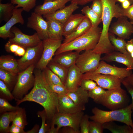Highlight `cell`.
Listing matches in <instances>:
<instances>
[{
    "label": "cell",
    "instance_id": "cell-1",
    "mask_svg": "<svg viewBox=\"0 0 133 133\" xmlns=\"http://www.w3.org/2000/svg\"><path fill=\"white\" fill-rule=\"evenodd\" d=\"M34 71L35 81L31 91L21 100H16L18 106L25 101L37 103L43 106L45 110L47 119L50 121L58 113V95L50 88L43 70L36 68Z\"/></svg>",
    "mask_w": 133,
    "mask_h": 133
},
{
    "label": "cell",
    "instance_id": "cell-2",
    "mask_svg": "<svg viewBox=\"0 0 133 133\" xmlns=\"http://www.w3.org/2000/svg\"><path fill=\"white\" fill-rule=\"evenodd\" d=\"M103 6L101 17L102 28L99 42L92 49L93 51L107 54L115 51L109 38L108 33L111 21L113 18L122 16V8L116 4L117 0H101Z\"/></svg>",
    "mask_w": 133,
    "mask_h": 133
},
{
    "label": "cell",
    "instance_id": "cell-3",
    "mask_svg": "<svg viewBox=\"0 0 133 133\" xmlns=\"http://www.w3.org/2000/svg\"><path fill=\"white\" fill-rule=\"evenodd\" d=\"M101 30L102 29L98 26H92L84 33L72 41L66 43H62L55 55L68 51L80 52L83 50L93 49L99 42Z\"/></svg>",
    "mask_w": 133,
    "mask_h": 133
},
{
    "label": "cell",
    "instance_id": "cell-4",
    "mask_svg": "<svg viewBox=\"0 0 133 133\" xmlns=\"http://www.w3.org/2000/svg\"><path fill=\"white\" fill-rule=\"evenodd\" d=\"M131 103L123 108L106 111L95 107L92 109L93 115L89 116L91 120L103 124L113 121L123 123L133 128L131 115L132 113Z\"/></svg>",
    "mask_w": 133,
    "mask_h": 133
},
{
    "label": "cell",
    "instance_id": "cell-5",
    "mask_svg": "<svg viewBox=\"0 0 133 133\" xmlns=\"http://www.w3.org/2000/svg\"><path fill=\"white\" fill-rule=\"evenodd\" d=\"M129 99L126 92L121 87L108 90L95 102L111 110L121 109L128 105Z\"/></svg>",
    "mask_w": 133,
    "mask_h": 133
},
{
    "label": "cell",
    "instance_id": "cell-6",
    "mask_svg": "<svg viewBox=\"0 0 133 133\" xmlns=\"http://www.w3.org/2000/svg\"><path fill=\"white\" fill-rule=\"evenodd\" d=\"M35 66V64L32 65L18 74L17 81L12 93L15 100L22 99L33 86L35 77L33 73Z\"/></svg>",
    "mask_w": 133,
    "mask_h": 133
},
{
    "label": "cell",
    "instance_id": "cell-7",
    "mask_svg": "<svg viewBox=\"0 0 133 133\" xmlns=\"http://www.w3.org/2000/svg\"><path fill=\"white\" fill-rule=\"evenodd\" d=\"M84 115L83 111L73 113H58L52 118L50 126L56 125V128L58 132L62 127H69L72 128L80 133V124Z\"/></svg>",
    "mask_w": 133,
    "mask_h": 133
},
{
    "label": "cell",
    "instance_id": "cell-8",
    "mask_svg": "<svg viewBox=\"0 0 133 133\" xmlns=\"http://www.w3.org/2000/svg\"><path fill=\"white\" fill-rule=\"evenodd\" d=\"M101 55L93 51L92 49L85 50L80 54L75 65L83 74L94 72L99 65Z\"/></svg>",
    "mask_w": 133,
    "mask_h": 133
},
{
    "label": "cell",
    "instance_id": "cell-9",
    "mask_svg": "<svg viewBox=\"0 0 133 133\" xmlns=\"http://www.w3.org/2000/svg\"><path fill=\"white\" fill-rule=\"evenodd\" d=\"M62 40L48 38L42 40L43 51L41 57L36 65V68L43 70L47 66L60 46Z\"/></svg>",
    "mask_w": 133,
    "mask_h": 133
},
{
    "label": "cell",
    "instance_id": "cell-10",
    "mask_svg": "<svg viewBox=\"0 0 133 133\" xmlns=\"http://www.w3.org/2000/svg\"><path fill=\"white\" fill-rule=\"evenodd\" d=\"M83 79H88L95 82L104 89L110 90L121 87L122 80L111 75L89 72L83 74Z\"/></svg>",
    "mask_w": 133,
    "mask_h": 133
},
{
    "label": "cell",
    "instance_id": "cell-11",
    "mask_svg": "<svg viewBox=\"0 0 133 133\" xmlns=\"http://www.w3.org/2000/svg\"><path fill=\"white\" fill-rule=\"evenodd\" d=\"M43 50L42 40L37 45L26 49L24 54L17 60L20 72L32 65H36L41 57Z\"/></svg>",
    "mask_w": 133,
    "mask_h": 133
},
{
    "label": "cell",
    "instance_id": "cell-12",
    "mask_svg": "<svg viewBox=\"0 0 133 133\" xmlns=\"http://www.w3.org/2000/svg\"><path fill=\"white\" fill-rule=\"evenodd\" d=\"M11 31L14 33L15 36L13 38H9V41L26 49L37 45L42 40L36 32L33 35H29L23 33L19 28L15 26L11 28Z\"/></svg>",
    "mask_w": 133,
    "mask_h": 133
},
{
    "label": "cell",
    "instance_id": "cell-13",
    "mask_svg": "<svg viewBox=\"0 0 133 133\" xmlns=\"http://www.w3.org/2000/svg\"><path fill=\"white\" fill-rule=\"evenodd\" d=\"M117 18L111 26L109 32L124 39H129L133 34V25L126 17L121 16Z\"/></svg>",
    "mask_w": 133,
    "mask_h": 133
},
{
    "label": "cell",
    "instance_id": "cell-14",
    "mask_svg": "<svg viewBox=\"0 0 133 133\" xmlns=\"http://www.w3.org/2000/svg\"><path fill=\"white\" fill-rule=\"evenodd\" d=\"M27 26L35 31L41 40L49 38L47 22L41 15L32 12L28 18Z\"/></svg>",
    "mask_w": 133,
    "mask_h": 133
},
{
    "label": "cell",
    "instance_id": "cell-15",
    "mask_svg": "<svg viewBox=\"0 0 133 133\" xmlns=\"http://www.w3.org/2000/svg\"><path fill=\"white\" fill-rule=\"evenodd\" d=\"M24 10L22 8H15L11 17L4 25L0 27V37L4 39L13 38L14 34L11 31V28L17 23L22 25L24 20L22 16Z\"/></svg>",
    "mask_w": 133,
    "mask_h": 133
},
{
    "label": "cell",
    "instance_id": "cell-16",
    "mask_svg": "<svg viewBox=\"0 0 133 133\" xmlns=\"http://www.w3.org/2000/svg\"><path fill=\"white\" fill-rule=\"evenodd\" d=\"M94 72L111 75L122 80L132 73L131 70L127 68L118 67L110 65L105 61L101 60L97 69Z\"/></svg>",
    "mask_w": 133,
    "mask_h": 133
},
{
    "label": "cell",
    "instance_id": "cell-17",
    "mask_svg": "<svg viewBox=\"0 0 133 133\" xmlns=\"http://www.w3.org/2000/svg\"><path fill=\"white\" fill-rule=\"evenodd\" d=\"M83 74L75 64L68 69L66 79L64 84L68 91H73L80 86Z\"/></svg>",
    "mask_w": 133,
    "mask_h": 133
},
{
    "label": "cell",
    "instance_id": "cell-18",
    "mask_svg": "<svg viewBox=\"0 0 133 133\" xmlns=\"http://www.w3.org/2000/svg\"><path fill=\"white\" fill-rule=\"evenodd\" d=\"M78 5L75 3H71L53 13L44 15L43 17L46 20H55L64 25L73 13L79 8Z\"/></svg>",
    "mask_w": 133,
    "mask_h": 133
},
{
    "label": "cell",
    "instance_id": "cell-19",
    "mask_svg": "<svg viewBox=\"0 0 133 133\" xmlns=\"http://www.w3.org/2000/svg\"><path fill=\"white\" fill-rule=\"evenodd\" d=\"M57 110L60 113H73L85 109L76 105L67 94L58 96Z\"/></svg>",
    "mask_w": 133,
    "mask_h": 133
},
{
    "label": "cell",
    "instance_id": "cell-20",
    "mask_svg": "<svg viewBox=\"0 0 133 133\" xmlns=\"http://www.w3.org/2000/svg\"><path fill=\"white\" fill-rule=\"evenodd\" d=\"M101 60L109 62H116L125 65L129 70L133 69V59L129 53L126 54L115 51L106 54L101 58Z\"/></svg>",
    "mask_w": 133,
    "mask_h": 133
},
{
    "label": "cell",
    "instance_id": "cell-21",
    "mask_svg": "<svg viewBox=\"0 0 133 133\" xmlns=\"http://www.w3.org/2000/svg\"><path fill=\"white\" fill-rule=\"evenodd\" d=\"M71 0H57L43 2L42 4L37 6L34 12L43 16L49 14L65 7Z\"/></svg>",
    "mask_w": 133,
    "mask_h": 133
},
{
    "label": "cell",
    "instance_id": "cell-22",
    "mask_svg": "<svg viewBox=\"0 0 133 133\" xmlns=\"http://www.w3.org/2000/svg\"><path fill=\"white\" fill-rule=\"evenodd\" d=\"M80 52L75 51L63 52L55 55L52 60L55 62L69 69L75 64Z\"/></svg>",
    "mask_w": 133,
    "mask_h": 133
},
{
    "label": "cell",
    "instance_id": "cell-23",
    "mask_svg": "<svg viewBox=\"0 0 133 133\" xmlns=\"http://www.w3.org/2000/svg\"><path fill=\"white\" fill-rule=\"evenodd\" d=\"M85 17L81 14L71 15L63 25V36L65 37L74 32Z\"/></svg>",
    "mask_w": 133,
    "mask_h": 133
},
{
    "label": "cell",
    "instance_id": "cell-24",
    "mask_svg": "<svg viewBox=\"0 0 133 133\" xmlns=\"http://www.w3.org/2000/svg\"><path fill=\"white\" fill-rule=\"evenodd\" d=\"M77 106L85 109V105L89 101L88 91L80 86L73 91H68L66 94Z\"/></svg>",
    "mask_w": 133,
    "mask_h": 133
},
{
    "label": "cell",
    "instance_id": "cell-25",
    "mask_svg": "<svg viewBox=\"0 0 133 133\" xmlns=\"http://www.w3.org/2000/svg\"><path fill=\"white\" fill-rule=\"evenodd\" d=\"M92 27L90 20L85 16L76 30L70 34L65 37L62 43H66L72 41L84 33Z\"/></svg>",
    "mask_w": 133,
    "mask_h": 133
},
{
    "label": "cell",
    "instance_id": "cell-26",
    "mask_svg": "<svg viewBox=\"0 0 133 133\" xmlns=\"http://www.w3.org/2000/svg\"><path fill=\"white\" fill-rule=\"evenodd\" d=\"M0 68L17 75L20 72L17 60L9 55L0 57Z\"/></svg>",
    "mask_w": 133,
    "mask_h": 133
},
{
    "label": "cell",
    "instance_id": "cell-27",
    "mask_svg": "<svg viewBox=\"0 0 133 133\" xmlns=\"http://www.w3.org/2000/svg\"><path fill=\"white\" fill-rule=\"evenodd\" d=\"M49 38L62 39L63 25L55 20H46Z\"/></svg>",
    "mask_w": 133,
    "mask_h": 133
},
{
    "label": "cell",
    "instance_id": "cell-28",
    "mask_svg": "<svg viewBox=\"0 0 133 133\" xmlns=\"http://www.w3.org/2000/svg\"><path fill=\"white\" fill-rule=\"evenodd\" d=\"M18 75L0 68V80L6 84L10 90H13L17 83Z\"/></svg>",
    "mask_w": 133,
    "mask_h": 133
},
{
    "label": "cell",
    "instance_id": "cell-29",
    "mask_svg": "<svg viewBox=\"0 0 133 133\" xmlns=\"http://www.w3.org/2000/svg\"><path fill=\"white\" fill-rule=\"evenodd\" d=\"M18 111L7 112L2 114L0 118V133H8L9 124L13 121Z\"/></svg>",
    "mask_w": 133,
    "mask_h": 133
},
{
    "label": "cell",
    "instance_id": "cell-30",
    "mask_svg": "<svg viewBox=\"0 0 133 133\" xmlns=\"http://www.w3.org/2000/svg\"><path fill=\"white\" fill-rule=\"evenodd\" d=\"M47 66L57 75L64 84L69 69L55 62L52 59L48 64Z\"/></svg>",
    "mask_w": 133,
    "mask_h": 133
},
{
    "label": "cell",
    "instance_id": "cell-31",
    "mask_svg": "<svg viewBox=\"0 0 133 133\" xmlns=\"http://www.w3.org/2000/svg\"><path fill=\"white\" fill-rule=\"evenodd\" d=\"M113 121L103 124L104 129H107L113 133H133V128L127 125H117Z\"/></svg>",
    "mask_w": 133,
    "mask_h": 133
},
{
    "label": "cell",
    "instance_id": "cell-32",
    "mask_svg": "<svg viewBox=\"0 0 133 133\" xmlns=\"http://www.w3.org/2000/svg\"><path fill=\"white\" fill-rule=\"evenodd\" d=\"M108 36L109 40L115 51L124 54L129 53L126 50V42L125 39L118 37L116 38L115 34L109 32Z\"/></svg>",
    "mask_w": 133,
    "mask_h": 133
},
{
    "label": "cell",
    "instance_id": "cell-33",
    "mask_svg": "<svg viewBox=\"0 0 133 133\" xmlns=\"http://www.w3.org/2000/svg\"><path fill=\"white\" fill-rule=\"evenodd\" d=\"M15 8L14 5L11 2L2 3L0 2V23L3 21L6 22L11 17Z\"/></svg>",
    "mask_w": 133,
    "mask_h": 133
},
{
    "label": "cell",
    "instance_id": "cell-34",
    "mask_svg": "<svg viewBox=\"0 0 133 133\" xmlns=\"http://www.w3.org/2000/svg\"><path fill=\"white\" fill-rule=\"evenodd\" d=\"M82 13L90 20L92 26L97 27L102 22V19L89 6L84 7L81 10Z\"/></svg>",
    "mask_w": 133,
    "mask_h": 133
},
{
    "label": "cell",
    "instance_id": "cell-35",
    "mask_svg": "<svg viewBox=\"0 0 133 133\" xmlns=\"http://www.w3.org/2000/svg\"><path fill=\"white\" fill-rule=\"evenodd\" d=\"M36 0H11V2L16 5L15 8L21 7L24 11L29 12L33 9L36 5Z\"/></svg>",
    "mask_w": 133,
    "mask_h": 133
},
{
    "label": "cell",
    "instance_id": "cell-36",
    "mask_svg": "<svg viewBox=\"0 0 133 133\" xmlns=\"http://www.w3.org/2000/svg\"><path fill=\"white\" fill-rule=\"evenodd\" d=\"M12 124L24 129L27 124L26 112L24 109L21 108L18 110Z\"/></svg>",
    "mask_w": 133,
    "mask_h": 133
},
{
    "label": "cell",
    "instance_id": "cell-37",
    "mask_svg": "<svg viewBox=\"0 0 133 133\" xmlns=\"http://www.w3.org/2000/svg\"><path fill=\"white\" fill-rule=\"evenodd\" d=\"M43 70L47 81L55 84L64 85L60 78L47 66Z\"/></svg>",
    "mask_w": 133,
    "mask_h": 133
},
{
    "label": "cell",
    "instance_id": "cell-38",
    "mask_svg": "<svg viewBox=\"0 0 133 133\" xmlns=\"http://www.w3.org/2000/svg\"><path fill=\"white\" fill-rule=\"evenodd\" d=\"M21 108L18 106L12 105L6 99L0 98V114L7 112L15 111L18 110Z\"/></svg>",
    "mask_w": 133,
    "mask_h": 133
},
{
    "label": "cell",
    "instance_id": "cell-39",
    "mask_svg": "<svg viewBox=\"0 0 133 133\" xmlns=\"http://www.w3.org/2000/svg\"><path fill=\"white\" fill-rule=\"evenodd\" d=\"M11 91L6 84L0 80V98L5 99L8 100H11L15 98Z\"/></svg>",
    "mask_w": 133,
    "mask_h": 133
},
{
    "label": "cell",
    "instance_id": "cell-40",
    "mask_svg": "<svg viewBox=\"0 0 133 133\" xmlns=\"http://www.w3.org/2000/svg\"><path fill=\"white\" fill-rule=\"evenodd\" d=\"M106 91L100 86H97L92 90L88 91L89 98L92 99L95 102L97 100L105 94Z\"/></svg>",
    "mask_w": 133,
    "mask_h": 133
},
{
    "label": "cell",
    "instance_id": "cell-41",
    "mask_svg": "<svg viewBox=\"0 0 133 133\" xmlns=\"http://www.w3.org/2000/svg\"><path fill=\"white\" fill-rule=\"evenodd\" d=\"M47 81L51 90L58 96L66 94L68 92L64 85L55 84Z\"/></svg>",
    "mask_w": 133,
    "mask_h": 133
},
{
    "label": "cell",
    "instance_id": "cell-42",
    "mask_svg": "<svg viewBox=\"0 0 133 133\" xmlns=\"http://www.w3.org/2000/svg\"><path fill=\"white\" fill-rule=\"evenodd\" d=\"M104 129L103 124L93 120L90 121L89 133H102Z\"/></svg>",
    "mask_w": 133,
    "mask_h": 133
},
{
    "label": "cell",
    "instance_id": "cell-43",
    "mask_svg": "<svg viewBox=\"0 0 133 133\" xmlns=\"http://www.w3.org/2000/svg\"><path fill=\"white\" fill-rule=\"evenodd\" d=\"M89 116L87 114L84 115L83 116L80 124L81 133H89Z\"/></svg>",
    "mask_w": 133,
    "mask_h": 133
},
{
    "label": "cell",
    "instance_id": "cell-44",
    "mask_svg": "<svg viewBox=\"0 0 133 133\" xmlns=\"http://www.w3.org/2000/svg\"><path fill=\"white\" fill-rule=\"evenodd\" d=\"M97 85L95 82L91 79H83L80 86L84 90L89 91L93 89Z\"/></svg>",
    "mask_w": 133,
    "mask_h": 133
},
{
    "label": "cell",
    "instance_id": "cell-45",
    "mask_svg": "<svg viewBox=\"0 0 133 133\" xmlns=\"http://www.w3.org/2000/svg\"><path fill=\"white\" fill-rule=\"evenodd\" d=\"M37 115L41 117L42 122V124L39 129V133H47L49 128L46 123L47 119V115L46 111L44 109L42 111H39L37 113Z\"/></svg>",
    "mask_w": 133,
    "mask_h": 133
},
{
    "label": "cell",
    "instance_id": "cell-46",
    "mask_svg": "<svg viewBox=\"0 0 133 133\" xmlns=\"http://www.w3.org/2000/svg\"><path fill=\"white\" fill-rule=\"evenodd\" d=\"M90 7L100 18H101L103 6L101 0H94Z\"/></svg>",
    "mask_w": 133,
    "mask_h": 133
},
{
    "label": "cell",
    "instance_id": "cell-47",
    "mask_svg": "<svg viewBox=\"0 0 133 133\" xmlns=\"http://www.w3.org/2000/svg\"><path fill=\"white\" fill-rule=\"evenodd\" d=\"M121 13L122 16L129 18L131 20H133V3L128 8H122Z\"/></svg>",
    "mask_w": 133,
    "mask_h": 133
},
{
    "label": "cell",
    "instance_id": "cell-48",
    "mask_svg": "<svg viewBox=\"0 0 133 133\" xmlns=\"http://www.w3.org/2000/svg\"><path fill=\"white\" fill-rule=\"evenodd\" d=\"M20 45L12 43L9 41L5 45V49L8 52L14 53L17 50Z\"/></svg>",
    "mask_w": 133,
    "mask_h": 133
},
{
    "label": "cell",
    "instance_id": "cell-49",
    "mask_svg": "<svg viewBox=\"0 0 133 133\" xmlns=\"http://www.w3.org/2000/svg\"><path fill=\"white\" fill-rule=\"evenodd\" d=\"M23 129L13 124L10 126L8 133H26Z\"/></svg>",
    "mask_w": 133,
    "mask_h": 133
},
{
    "label": "cell",
    "instance_id": "cell-50",
    "mask_svg": "<svg viewBox=\"0 0 133 133\" xmlns=\"http://www.w3.org/2000/svg\"><path fill=\"white\" fill-rule=\"evenodd\" d=\"M121 83L126 89L128 93L130 95L132 99V110H133V87L130 85L121 81Z\"/></svg>",
    "mask_w": 133,
    "mask_h": 133
},
{
    "label": "cell",
    "instance_id": "cell-51",
    "mask_svg": "<svg viewBox=\"0 0 133 133\" xmlns=\"http://www.w3.org/2000/svg\"><path fill=\"white\" fill-rule=\"evenodd\" d=\"M126 47L127 51L130 54L133 52V38L126 42Z\"/></svg>",
    "mask_w": 133,
    "mask_h": 133
},
{
    "label": "cell",
    "instance_id": "cell-52",
    "mask_svg": "<svg viewBox=\"0 0 133 133\" xmlns=\"http://www.w3.org/2000/svg\"><path fill=\"white\" fill-rule=\"evenodd\" d=\"M61 132L62 133H79L72 128L69 127H63Z\"/></svg>",
    "mask_w": 133,
    "mask_h": 133
},
{
    "label": "cell",
    "instance_id": "cell-53",
    "mask_svg": "<svg viewBox=\"0 0 133 133\" xmlns=\"http://www.w3.org/2000/svg\"><path fill=\"white\" fill-rule=\"evenodd\" d=\"M94 0H71V3H75L78 5H84L88 3L93 1Z\"/></svg>",
    "mask_w": 133,
    "mask_h": 133
},
{
    "label": "cell",
    "instance_id": "cell-54",
    "mask_svg": "<svg viewBox=\"0 0 133 133\" xmlns=\"http://www.w3.org/2000/svg\"><path fill=\"white\" fill-rule=\"evenodd\" d=\"M26 51V49L20 46L17 50L14 53L16 56H22L25 54Z\"/></svg>",
    "mask_w": 133,
    "mask_h": 133
},
{
    "label": "cell",
    "instance_id": "cell-55",
    "mask_svg": "<svg viewBox=\"0 0 133 133\" xmlns=\"http://www.w3.org/2000/svg\"><path fill=\"white\" fill-rule=\"evenodd\" d=\"M122 81L130 85L133 87V73L128 77L122 80Z\"/></svg>",
    "mask_w": 133,
    "mask_h": 133
},
{
    "label": "cell",
    "instance_id": "cell-56",
    "mask_svg": "<svg viewBox=\"0 0 133 133\" xmlns=\"http://www.w3.org/2000/svg\"><path fill=\"white\" fill-rule=\"evenodd\" d=\"M39 129V125L36 124L31 130L26 132V133H38Z\"/></svg>",
    "mask_w": 133,
    "mask_h": 133
},
{
    "label": "cell",
    "instance_id": "cell-57",
    "mask_svg": "<svg viewBox=\"0 0 133 133\" xmlns=\"http://www.w3.org/2000/svg\"><path fill=\"white\" fill-rule=\"evenodd\" d=\"M55 125H51L50 128L49 129L47 133H57L59 132L58 131L56 128H55Z\"/></svg>",
    "mask_w": 133,
    "mask_h": 133
},
{
    "label": "cell",
    "instance_id": "cell-58",
    "mask_svg": "<svg viewBox=\"0 0 133 133\" xmlns=\"http://www.w3.org/2000/svg\"><path fill=\"white\" fill-rule=\"evenodd\" d=\"M122 3V8L124 9L128 8L130 5V2L128 0H126Z\"/></svg>",
    "mask_w": 133,
    "mask_h": 133
},
{
    "label": "cell",
    "instance_id": "cell-59",
    "mask_svg": "<svg viewBox=\"0 0 133 133\" xmlns=\"http://www.w3.org/2000/svg\"><path fill=\"white\" fill-rule=\"evenodd\" d=\"M44 2H45L48 1H55L57 0H43Z\"/></svg>",
    "mask_w": 133,
    "mask_h": 133
},
{
    "label": "cell",
    "instance_id": "cell-60",
    "mask_svg": "<svg viewBox=\"0 0 133 133\" xmlns=\"http://www.w3.org/2000/svg\"><path fill=\"white\" fill-rule=\"evenodd\" d=\"M126 0H117V1H118L121 3H122Z\"/></svg>",
    "mask_w": 133,
    "mask_h": 133
},
{
    "label": "cell",
    "instance_id": "cell-61",
    "mask_svg": "<svg viewBox=\"0 0 133 133\" xmlns=\"http://www.w3.org/2000/svg\"><path fill=\"white\" fill-rule=\"evenodd\" d=\"M130 54L131 56V57L133 59V52H132L130 53Z\"/></svg>",
    "mask_w": 133,
    "mask_h": 133
},
{
    "label": "cell",
    "instance_id": "cell-62",
    "mask_svg": "<svg viewBox=\"0 0 133 133\" xmlns=\"http://www.w3.org/2000/svg\"><path fill=\"white\" fill-rule=\"evenodd\" d=\"M131 3H133V0H128Z\"/></svg>",
    "mask_w": 133,
    "mask_h": 133
},
{
    "label": "cell",
    "instance_id": "cell-63",
    "mask_svg": "<svg viewBox=\"0 0 133 133\" xmlns=\"http://www.w3.org/2000/svg\"><path fill=\"white\" fill-rule=\"evenodd\" d=\"M130 22L132 23V24L133 25V20H131Z\"/></svg>",
    "mask_w": 133,
    "mask_h": 133
},
{
    "label": "cell",
    "instance_id": "cell-64",
    "mask_svg": "<svg viewBox=\"0 0 133 133\" xmlns=\"http://www.w3.org/2000/svg\"><path fill=\"white\" fill-rule=\"evenodd\" d=\"M2 0H0V2Z\"/></svg>",
    "mask_w": 133,
    "mask_h": 133
}]
</instances>
